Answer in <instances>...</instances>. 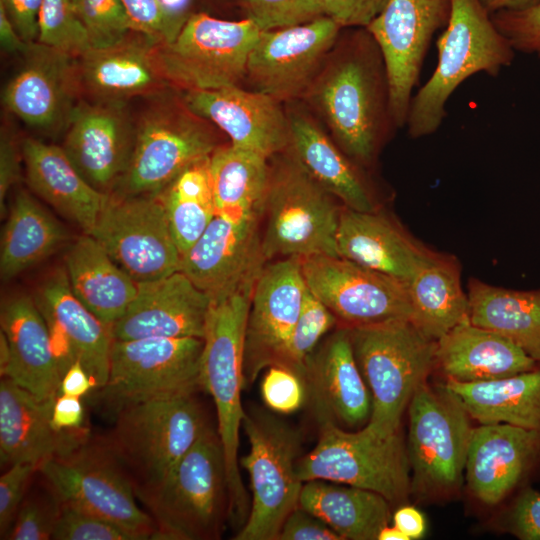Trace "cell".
Returning a JSON list of instances; mask_svg holds the SVG:
<instances>
[{
  "label": "cell",
  "instance_id": "cell-1",
  "mask_svg": "<svg viewBox=\"0 0 540 540\" xmlns=\"http://www.w3.org/2000/svg\"><path fill=\"white\" fill-rule=\"evenodd\" d=\"M304 98L326 121L339 148L359 165L371 164L398 128L384 59L366 28L338 39Z\"/></svg>",
  "mask_w": 540,
  "mask_h": 540
},
{
  "label": "cell",
  "instance_id": "cell-2",
  "mask_svg": "<svg viewBox=\"0 0 540 540\" xmlns=\"http://www.w3.org/2000/svg\"><path fill=\"white\" fill-rule=\"evenodd\" d=\"M195 393L128 406L99 442L118 462L137 498L157 490L208 426Z\"/></svg>",
  "mask_w": 540,
  "mask_h": 540
},
{
  "label": "cell",
  "instance_id": "cell-3",
  "mask_svg": "<svg viewBox=\"0 0 540 540\" xmlns=\"http://www.w3.org/2000/svg\"><path fill=\"white\" fill-rule=\"evenodd\" d=\"M253 288L212 302L199 371L201 389L211 395L217 412V433L226 464L229 518L240 528L251 506L239 472L238 447L246 413L241 403V392L245 389L244 339Z\"/></svg>",
  "mask_w": 540,
  "mask_h": 540
},
{
  "label": "cell",
  "instance_id": "cell-4",
  "mask_svg": "<svg viewBox=\"0 0 540 540\" xmlns=\"http://www.w3.org/2000/svg\"><path fill=\"white\" fill-rule=\"evenodd\" d=\"M436 47L437 65L409 106L405 126L413 139L432 135L441 127L446 104L464 81L477 73L497 77L515 58V50L480 0H452L449 22Z\"/></svg>",
  "mask_w": 540,
  "mask_h": 540
},
{
  "label": "cell",
  "instance_id": "cell-5",
  "mask_svg": "<svg viewBox=\"0 0 540 540\" xmlns=\"http://www.w3.org/2000/svg\"><path fill=\"white\" fill-rule=\"evenodd\" d=\"M349 328L355 359L372 399L365 426L383 437L394 435L416 389L436 366V340L408 319Z\"/></svg>",
  "mask_w": 540,
  "mask_h": 540
},
{
  "label": "cell",
  "instance_id": "cell-6",
  "mask_svg": "<svg viewBox=\"0 0 540 540\" xmlns=\"http://www.w3.org/2000/svg\"><path fill=\"white\" fill-rule=\"evenodd\" d=\"M140 500L154 520L153 539L220 538L229 518V491L218 433L207 426L165 482Z\"/></svg>",
  "mask_w": 540,
  "mask_h": 540
},
{
  "label": "cell",
  "instance_id": "cell-7",
  "mask_svg": "<svg viewBox=\"0 0 540 540\" xmlns=\"http://www.w3.org/2000/svg\"><path fill=\"white\" fill-rule=\"evenodd\" d=\"M411 495L439 501L460 490L473 428L471 416L445 385L422 383L408 405Z\"/></svg>",
  "mask_w": 540,
  "mask_h": 540
},
{
  "label": "cell",
  "instance_id": "cell-8",
  "mask_svg": "<svg viewBox=\"0 0 540 540\" xmlns=\"http://www.w3.org/2000/svg\"><path fill=\"white\" fill-rule=\"evenodd\" d=\"M203 346L197 337L113 339L107 380L91 391L94 405L113 419L143 401L197 392Z\"/></svg>",
  "mask_w": 540,
  "mask_h": 540
},
{
  "label": "cell",
  "instance_id": "cell-9",
  "mask_svg": "<svg viewBox=\"0 0 540 540\" xmlns=\"http://www.w3.org/2000/svg\"><path fill=\"white\" fill-rule=\"evenodd\" d=\"M250 450L240 459L252 492L248 517L235 540H277L287 516L299 506L303 482L296 474L300 431L263 411L245 413Z\"/></svg>",
  "mask_w": 540,
  "mask_h": 540
},
{
  "label": "cell",
  "instance_id": "cell-10",
  "mask_svg": "<svg viewBox=\"0 0 540 540\" xmlns=\"http://www.w3.org/2000/svg\"><path fill=\"white\" fill-rule=\"evenodd\" d=\"M296 474L303 483L326 480L377 492L391 504L411 495L407 449L400 432L383 437L366 426L351 432L331 423L320 426L318 443L300 456Z\"/></svg>",
  "mask_w": 540,
  "mask_h": 540
},
{
  "label": "cell",
  "instance_id": "cell-11",
  "mask_svg": "<svg viewBox=\"0 0 540 540\" xmlns=\"http://www.w3.org/2000/svg\"><path fill=\"white\" fill-rule=\"evenodd\" d=\"M293 158L270 169L263 214L265 260L276 257H339L342 208Z\"/></svg>",
  "mask_w": 540,
  "mask_h": 540
},
{
  "label": "cell",
  "instance_id": "cell-12",
  "mask_svg": "<svg viewBox=\"0 0 540 540\" xmlns=\"http://www.w3.org/2000/svg\"><path fill=\"white\" fill-rule=\"evenodd\" d=\"M207 123L182 98L157 95L135 122L132 156L117 193H160L187 167L209 157L217 146Z\"/></svg>",
  "mask_w": 540,
  "mask_h": 540
},
{
  "label": "cell",
  "instance_id": "cell-13",
  "mask_svg": "<svg viewBox=\"0 0 540 540\" xmlns=\"http://www.w3.org/2000/svg\"><path fill=\"white\" fill-rule=\"evenodd\" d=\"M38 472L60 503L95 514L134 540L153 539V518L139 508L131 482L99 440L43 461Z\"/></svg>",
  "mask_w": 540,
  "mask_h": 540
},
{
  "label": "cell",
  "instance_id": "cell-14",
  "mask_svg": "<svg viewBox=\"0 0 540 540\" xmlns=\"http://www.w3.org/2000/svg\"><path fill=\"white\" fill-rule=\"evenodd\" d=\"M260 33L248 19L192 14L172 42L158 45L157 54L170 85L185 91L238 86L246 78L249 55Z\"/></svg>",
  "mask_w": 540,
  "mask_h": 540
},
{
  "label": "cell",
  "instance_id": "cell-15",
  "mask_svg": "<svg viewBox=\"0 0 540 540\" xmlns=\"http://www.w3.org/2000/svg\"><path fill=\"white\" fill-rule=\"evenodd\" d=\"M88 235L137 283L179 271L181 253L159 193H108Z\"/></svg>",
  "mask_w": 540,
  "mask_h": 540
},
{
  "label": "cell",
  "instance_id": "cell-16",
  "mask_svg": "<svg viewBox=\"0 0 540 540\" xmlns=\"http://www.w3.org/2000/svg\"><path fill=\"white\" fill-rule=\"evenodd\" d=\"M451 11L452 0H389L366 28L384 59L391 114L398 128L406 124L431 41L445 29Z\"/></svg>",
  "mask_w": 540,
  "mask_h": 540
},
{
  "label": "cell",
  "instance_id": "cell-17",
  "mask_svg": "<svg viewBox=\"0 0 540 540\" xmlns=\"http://www.w3.org/2000/svg\"><path fill=\"white\" fill-rule=\"evenodd\" d=\"M300 263L309 291L344 326L412 321L406 283L340 256H307Z\"/></svg>",
  "mask_w": 540,
  "mask_h": 540
},
{
  "label": "cell",
  "instance_id": "cell-18",
  "mask_svg": "<svg viewBox=\"0 0 540 540\" xmlns=\"http://www.w3.org/2000/svg\"><path fill=\"white\" fill-rule=\"evenodd\" d=\"M341 27L320 16L261 31L249 55L246 78L255 91L278 101L304 97L334 49Z\"/></svg>",
  "mask_w": 540,
  "mask_h": 540
},
{
  "label": "cell",
  "instance_id": "cell-19",
  "mask_svg": "<svg viewBox=\"0 0 540 540\" xmlns=\"http://www.w3.org/2000/svg\"><path fill=\"white\" fill-rule=\"evenodd\" d=\"M259 217L229 220L216 215L181 255L179 271L212 302L254 287L266 262Z\"/></svg>",
  "mask_w": 540,
  "mask_h": 540
},
{
  "label": "cell",
  "instance_id": "cell-20",
  "mask_svg": "<svg viewBox=\"0 0 540 540\" xmlns=\"http://www.w3.org/2000/svg\"><path fill=\"white\" fill-rule=\"evenodd\" d=\"M62 148L95 189L111 193L132 156L136 125L124 101L80 99L67 124Z\"/></svg>",
  "mask_w": 540,
  "mask_h": 540
},
{
  "label": "cell",
  "instance_id": "cell-21",
  "mask_svg": "<svg viewBox=\"0 0 540 540\" xmlns=\"http://www.w3.org/2000/svg\"><path fill=\"white\" fill-rule=\"evenodd\" d=\"M307 286L299 257L263 267L253 288L244 339L245 387L275 364L300 315Z\"/></svg>",
  "mask_w": 540,
  "mask_h": 540
},
{
  "label": "cell",
  "instance_id": "cell-22",
  "mask_svg": "<svg viewBox=\"0 0 540 540\" xmlns=\"http://www.w3.org/2000/svg\"><path fill=\"white\" fill-rule=\"evenodd\" d=\"M306 399L318 424L354 428L369 421L372 399L360 372L350 328L334 331L308 358L302 376Z\"/></svg>",
  "mask_w": 540,
  "mask_h": 540
},
{
  "label": "cell",
  "instance_id": "cell-23",
  "mask_svg": "<svg viewBox=\"0 0 540 540\" xmlns=\"http://www.w3.org/2000/svg\"><path fill=\"white\" fill-rule=\"evenodd\" d=\"M22 55V66L3 90V104L30 127L66 125L81 95L77 59L39 42Z\"/></svg>",
  "mask_w": 540,
  "mask_h": 540
},
{
  "label": "cell",
  "instance_id": "cell-24",
  "mask_svg": "<svg viewBox=\"0 0 540 540\" xmlns=\"http://www.w3.org/2000/svg\"><path fill=\"white\" fill-rule=\"evenodd\" d=\"M181 98L192 113L227 134L233 146L267 158L289 146L287 112L280 101L265 93L232 86L187 90Z\"/></svg>",
  "mask_w": 540,
  "mask_h": 540
},
{
  "label": "cell",
  "instance_id": "cell-25",
  "mask_svg": "<svg viewBox=\"0 0 540 540\" xmlns=\"http://www.w3.org/2000/svg\"><path fill=\"white\" fill-rule=\"evenodd\" d=\"M210 297L181 271L138 283V292L111 326L116 340L147 337H204Z\"/></svg>",
  "mask_w": 540,
  "mask_h": 540
},
{
  "label": "cell",
  "instance_id": "cell-26",
  "mask_svg": "<svg viewBox=\"0 0 540 540\" xmlns=\"http://www.w3.org/2000/svg\"><path fill=\"white\" fill-rule=\"evenodd\" d=\"M540 464V432L497 423L473 428L465 480L482 504L495 506Z\"/></svg>",
  "mask_w": 540,
  "mask_h": 540
},
{
  "label": "cell",
  "instance_id": "cell-27",
  "mask_svg": "<svg viewBox=\"0 0 540 540\" xmlns=\"http://www.w3.org/2000/svg\"><path fill=\"white\" fill-rule=\"evenodd\" d=\"M56 398L41 400L12 379L0 382V462L2 467L26 462L39 465L73 452L91 437L87 427L57 430L51 422Z\"/></svg>",
  "mask_w": 540,
  "mask_h": 540
},
{
  "label": "cell",
  "instance_id": "cell-28",
  "mask_svg": "<svg viewBox=\"0 0 540 540\" xmlns=\"http://www.w3.org/2000/svg\"><path fill=\"white\" fill-rule=\"evenodd\" d=\"M158 45L137 32L103 48H90L77 58L80 93L92 101L155 97L170 85L157 54Z\"/></svg>",
  "mask_w": 540,
  "mask_h": 540
},
{
  "label": "cell",
  "instance_id": "cell-29",
  "mask_svg": "<svg viewBox=\"0 0 540 540\" xmlns=\"http://www.w3.org/2000/svg\"><path fill=\"white\" fill-rule=\"evenodd\" d=\"M1 332L9 348L1 377L12 379L41 400L59 395L62 373L47 321L29 296H15L1 309Z\"/></svg>",
  "mask_w": 540,
  "mask_h": 540
},
{
  "label": "cell",
  "instance_id": "cell-30",
  "mask_svg": "<svg viewBox=\"0 0 540 540\" xmlns=\"http://www.w3.org/2000/svg\"><path fill=\"white\" fill-rule=\"evenodd\" d=\"M340 257L407 283L431 251L376 210L343 206L337 232Z\"/></svg>",
  "mask_w": 540,
  "mask_h": 540
},
{
  "label": "cell",
  "instance_id": "cell-31",
  "mask_svg": "<svg viewBox=\"0 0 540 540\" xmlns=\"http://www.w3.org/2000/svg\"><path fill=\"white\" fill-rule=\"evenodd\" d=\"M436 366L460 382L488 381L529 371L540 363L504 336L469 317L436 341Z\"/></svg>",
  "mask_w": 540,
  "mask_h": 540
},
{
  "label": "cell",
  "instance_id": "cell-32",
  "mask_svg": "<svg viewBox=\"0 0 540 540\" xmlns=\"http://www.w3.org/2000/svg\"><path fill=\"white\" fill-rule=\"evenodd\" d=\"M21 152L31 190L90 234L107 194L84 179L62 146L26 138Z\"/></svg>",
  "mask_w": 540,
  "mask_h": 540
},
{
  "label": "cell",
  "instance_id": "cell-33",
  "mask_svg": "<svg viewBox=\"0 0 540 540\" xmlns=\"http://www.w3.org/2000/svg\"><path fill=\"white\" fill-rule=\"evenodd\" d=\"M290 140L288 148L296 162L328 193L345 207L374 211L371 190L356 163L334 143L303 111L288 110Z\"/></svg>",
  "mask_w": 540,
  "mask_h": 540
},
{
  "label": "cell",
  "instance_id": "cell-34",
  "mask_svg": "<svg viewBox=\"0 0 540 540\" xmlns=\"http://www.w3.org/2000/svg\"><path fill=\"white\" fill-rule=\"evenodd\" d=\"M40 309L48 323L66 337L76 359L95 383L107 380L112 344L111 327L94 315L73 293L66 271H55L41 286Z\"/></svg>",
  "mask_w": 540,
  "mask_h": 540
},
{
  "label": "cell",
  "instance_id": "cell-35",
  "mask_svg": "<svg viewBox=\"0 0 540 540\" xmlns=\"http://www.w3.org/2000/svg\"><path fill=\"white\" fill-rule=\"evenodd\" d=\"M65 268L74 295L109 327L124 314L138 292V283L88 234L70 246Z\"/></svg>",
  "mask_w": 540,
  "mask_h": 540
},
{
  "label": "cell",
  "instance_id": "cell-36",
  "mask_svg": "<svg viewBox=\"0 0 540 540\" xmlns=\"http://www.w3.org/2000/svg\"><path fill=\"white\" fill-rule=\"evenodd\" d=\"M391 503L381 494L342 483H303L299 506L314 514L342 540H377L392 519Z\"/></svg>",
  "mask_w": 540,
  "mask_h": 540
},
{
  "label": "cell",
  "instance_id": "cell-37",
  "mask_svg": "<svg viewBox=\"0 0 540 540\" xmlns=\"http://www.w3.org/2000/svg\"><path fill=\"white\" fill-rule=\"evenodd\" d=\"M480 424L504 423L540 432V364L508 377L444 383Z\"/></svg>",
  "mask_w": 540,
  "mask_h": 540
},
{
  "label": "cell",
  "instance_id": "cell-38",
  "mask_svg": "<svg viewBox=\"0 0 540 540\" xmlns=\"http://www.w3.org/2000/svg\"><path fill=\"white\" fill-rule=\"evenodd\" d=\"M467 296L472 324L504 336L540 363V290H512L472 279Z\"/></svg>",
  "mask_w": 540,
  "mask_h": 540
},
{
  "label": "cell",
  "instance_id": "cell-39",
  "mask_svg": "<svg viewBox=\"0 0 540 540\" xmlns=\"http://www.w3.org/2000/svg\"><path fill=\"white\" fill-rule=\"evenodd\" d=\"M266 156L231 144L209 159L216 215L229 220L261 216L270 180Z\"/></svg>",
  "mask_w": 540,
  "mask_h": 540
},
{
  "label": "cell",
  "instance_id": "cell-40",
  "mask_svg": "<svg viewBox=\"0 0 540 540\" xmlns=\"http://www.w3.org/2000/svg\"><path fill=\"white\" fill-rule=\"evenodd\" d=\"M412 322L427 337L438 340L468 318V296L464 294L457 263L431 253L406 283Z\"/></svg>",
  "mask_w": 540,
  "mask_h": 540
},
{
  "label": "cell",
  "instance_id": "cell-41",
  "mask_svg": "<svg viewBox=\"0 0 540 540\" xmlns=\"http://www.w3.org/2000/svg\"><path fill=\"white\" fill-rule=\"evenodd\" d=\"M69 239L66 229L27 191L20 190L3 228L0 272L14 278L54 253Z\"/></svg>",
  "mask_w": 540,
  "mask_h": 540
},
{
  "label": "cell",
  "instance_id": "cell-42",
  "mask_svg": "<svg viewBox=\"0 0 540 540\" xmlns=\"http://www.w3.org/2000/svg\"><path fill=\"white\" fill-rule=\"evenodd\" d=\"M210 156L187 167L159 193L181 255L200 238L216 216Z\"/></svg>",
  "mask_w": 540,
  "mask_h": 540
},
{
  "label": "cell",
  "instance_id": "cell-43",
  "mask_svg": "<svg viewBox=\"0 0 540 540\" xmlns=\"http://www.w3.org/2000/svg\"><path fill=\"white\" fill-rule=\"evenodd\" d=\"M337 321L336 316L307 288L298 320L274 365L287 368L302 378L308 358Z\"/></svg>",
  "mask_w": 540,
  "mask_h": 540
},
{
  "label": "cell",
  "instance_id": "cell-44",
  "mask_svg": "<svg viewBox=\"0 0 540 540\" xmlns=\"http://www.w3.org/2000/svg\"><path fill=\"white\" fill-rule=\"evenodd\" d=\"M37 42L73 58L85 54L91 44L73 0H43L38 18Z\"/></svg>",
  "mask_w": 540,
  "mask_h": 540
},
{
  "label": "cell",
  "instance_id": "cell-45",
  "mask_svg": "<svg viewBox=\"0 0 540 540\" xmlns=\"http://www.w3.org/2000/svg\"><path fill=\"white\" fill-rule=\"evenodd\" d=\"M92 48H103L122 41L133 32L121 0H73Z\"/></svg>",
  "mask_w": 540,
  "mask_h": 540
},
{
  "label": "cell",
  "instance_id": "cell-46",
  "mask_svg": "<svg viewBox=\"0 0 540 540\" xmlns=\"http://www.w3.org/2000/svg\"><path fill=\"white\" fill-rule=\"evenodd\" d=\"M61 503L52 492L51 496L24 498L14 522L4 539L48 540L57 523Z\"/></svg>",
  "mask_w": 540,
  "mask_h": 540
},
{
  "label": "cell",
  "instance_id": "cell-47",
  "mask_svg": "<svg viewBox=\"0 0 540 540\" xmlns=\"http://www.w3.org/2000/svg\"><path fill=\"white\" fill-rule=\"evenodd\" d=\"M54 540H134L117 525L75 506L61 503Z\"/></svg>",
  "mask_w": 540,
  "mask_h": 540
},
{
  "label": "cell",
  "instance_id": "cell-48",
  "mask_svg": "<svg viewBox=\"0 0 540 540\" xmlns=\"http://www.w3.org/2000/svg\"><path fill=\"white\" fill-rule=\"evenodd\" d=\"M491 18L515 52L540 58V1L523 9L495 12Z\"/></svg>",
  "mask_w": 540,
  "mask_h": 540
},
{
  "label": "cell",
  "instance_id": "cell-49",
  "mask_svg": "<svg viewBox=\"0 0 540 540\" xmlns=\"http://www.w3.org/2000/svg\"><path fill=\"white\" fill-rule=\"evenodd\" d=\"M246 19L261 31L284 28L314 19L312 0H240Z\"/></svg>",
  "mask_w": 540,
  "mask_h": 540
},
{
  "label": "cell",
  "instance_id": "cell-50",
  "mask_svg": "<svg viewBox=\"0 0 540 540\" xmlns=\"http://www.w3.org/2000/svg\"><path fill=\"white\" fill-rule=\"evenodd\" d=\"M268 368L261 381V396L266 406L281 414L300 409L306 399L302 378L282 366Z\"/></svg>",
  "mask_w": 540,
  "mask_h": 540
},
{
  "label": "cell",
  "instance_id": "cell-51",
  "mask_svg": "<svg viewBox=\"0 0 540 540\" xmlns=\"http://www.w3.org/2000/svg\"><path fill=\"white\" fill-rule=\"evenodd\" d=\"M389 0H312L314 18L324 16L341 28H367Z\"/></svg>",
  "mask_w": 540,
  "mask_h": 540
},
{
  "label": "cell",
  "instance_id": "cell-52",
  "mask_svg": "<svg viewBox=\"0 0 540 540\" xmlns=\"http://www.w3.org/2000/svg\"><path fill=\"white\" fill-rule=\"evenodd\" d=\"M38 465L19 462L8 467L0 478V535L4 539L25 498L28 483Z\"/></svg>",
  "mask_w": 540,
  "mask_h": 540
},
{
  "label": "cell",
  "instance_id": "cell-53",
  "mask_svg": "<svg viewBox=\"0 0 540 540\" xmlns=\"http://www.w3.org/2000/svg\"><path fill=\"white\" fill-rule=\"evenodd\" d=\"M505 529L520 540H540V492L522 489L508 510Z\"/></svg>",
  "mask_w": 540,
  "mask_h": 540
},
{
  "label": "cell",
  "instance_id": "cell-54",
  "mask_svg": "<svg viewBox=\"0 0 540 540\" xmlns=\"http://www.w3.org/2000/svg\"><path fill=\"white\" fill-rule=\"evenodd\" d=\"M134 32L157 45L166 43V24L160 0H121Z\"/></svg>",
  "mask_w": 540,
  "mask_h": 540
},
{
  "label": "cell",
  "instance_id": "cell-55",
  "mask_svg": "<svg viewBox=\"0 0 540 540\" xmlns=\"http://www.w3.org/2000/svg\"><path fill=\"white\" fill-rule=\"evenodd\" d=\"M277 540H342L325 522L302 507L285 519Z\"/></svg>",
  "mask_w": 540,
  "mask_h": 540
},
{
  "label": "cell",
  "instance_id": "cell-56",
  "mask_svg": "<svg viewBox=\"0 0 540 540\" xmlns=\"http://www.w3.org/2000/svg\"><path fill=\"white\" fill-rule=\"evenodd\" d=\"M20 150L11 132L2 130L0 140V209L6 212L5 200L11 187L20 179Z\"/></svg>",
  "mask_w": 540,
  "mask_h": 540
},
{
  "label": "cell",
  "instance_id": "cell-57",
  "mask_svg": "<svg viewBox=\"0 0 540 540\" xmlns=\"http://www.w3.org/2000/svg\"><path fill=\"white\" fill-rule=\"evenodd\" d=\"M43 0H0L14 27L27 43L37 42L38 18Z\"/></svg>",
  "mask_w": 540,
  "mask_h": 540
},
{
  "label": "cell",
  "instance_id": "cell-58",
  "mask_svg": "<svg viewBox=\"0 0 540 540\" xmlns=\"http://www.w3.org/2000/svg\"><path fill=\"white\" fill-rule=\"evenodd\" d=\"M84 407L81 398L59 394L53 404L51 422L57 430H77L84 427Z\"/></svg>",
  "mask_w": 540,
  "mask_h": 540
},
{
  "label": "cell",
  "instance_id": "cell-59",
  "mask_svg": "<svg viewBox=\"0 0 540 540\" xmlns=\"http://www.w3.org/2000/svg\"><path fill=\"white\" fill-rule=\"evenodd\" d=\"M94 389V381L81 361L76 359L61 378L59 394L82 398Z\"/></svg>",
  "mask_w": 540,
  "mask_h": 540
},
{
  "label": "cell",
  "instance_id": "cell-60",
  "mask_svg": "<svg viewBox=\"0 0 540 540\" xmlns=\"http://www.w3.org/2000/svg\"><path fill=\"white\" fill-rule=\"evenodd\" d=\"M166 24V43L172 42L192 14L191 0H160Z\"/></svg>",
  "mask_w": 540,
  "mask_h": 540
},
{
  "label": "cell",
  "instance_id": "cell-61",
  "mask_svg": "<svg viewBox=\"0 0 540 540\" xmlns=\"http://www.w3.org/2000/svg\"><path fill=\"white\" fill-rule=\"evenodd\" d=\"M393 525L403 532L409 540L423 537L426 530L424 515L416 507L400 506L392 515Z\"/></svg>",
  "mask_w": 540,
  "mask_h": 540
},
{
  "label": "cell",
  "instance_id": "cell-62",
  "mask_svg": "<svg viewBox=\"0 0 540 540\" xmlns=\"http://www.w3.org/2000/svg\"><path fill=\"white\" fill-rule=\"evenodd\" d=\"M0 43L5 52L23 54L30 43L25 42L0 5Z\"/></svg>",
  "mask_w": 540,
  "mask_h": 540
},
{
  "label": "cell",
  "instance_id": "cell-63",
  "mask_svg": "<svg viewBox=\"0 0 540 540\" xmlns=\"http://www.w3.org/2000/svg\"><path fill=\"white\" fill-rule=\"evenodd\" d=\"M486 10L493 14L501 10H518L536 4L540 0H480Z\"/></svg>",
  "mask_w": 540,
  "mask_h": 540
},
{
  "label": "cell",
  "instance_id": "cell-64",
  "mask_svg": "<svg viewBox=\"0 0 540 540\" xmlns=\"http://www.w3.org/2000/svg\"><path fill=\"white\" fill-rule=\"evenodd\" d=\"M377 540H409L408 537L394 525L385 526L378 534Z\"/></svg>",
  "mask_w": 540,
  "mask_h": 540
}]
</instances>
